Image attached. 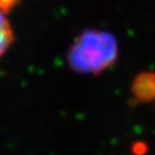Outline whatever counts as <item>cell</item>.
<instances>
[{"label": "cell", "instance_id": "cell-1", "mask_svg": "<svg viewBox=\"0 0 155 155\" xmlns=\"http://www.w3.org/2000/svg\"><path fill=\"white\" fill-rule=\"evenodd\" d=\"M118 58V43L111 32L87 29L78 36L68 52V62L74 70L98 75L108 69Z\"/></svg>", "mask_w": 155, "mask_h": 155}, {"label": "cell", "instance_id": "cell-4", "mask_svg": "<svg viewBox=\"0 0 155 155\" xmlns=\"http://www.w3.org/2000/svg\"><path fill=\"white\" fill-rule=\"evenodd\" d=\"M20 1L21 0H0V11L2 13H9L16 7Z\"/></svg>", "mask_w": 155, "mask_h": 155}, {"label": "cell", "instance_id": "cell-2", "mask_svg": "<svg viewBox=\"0 0 155 155\" xmlns=\"http://www.w3.org/2000/svg\"><path fill=\"white\" fill-rule=\"evenodd\" d=\"M132 91L138 99L150 101L155 99V74L143 72L134 79Z\"/></svg>", "mask_w": 155, "mask_h": 155}, {"label": "cell", "instance_id": "cell-3", "mask_svg": "<svg viewBox=\"0 0 155 155\" xmlns=\"http://www.w3.org/2000/svg\"><path fill=\"white\" fill-rule=\"evenodd\" d=\"M14 40V32L8 20L0 11V58L5 54Z\"/></svg>", "mask_w": 155, "mask_h": 155}]
</instances>
